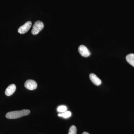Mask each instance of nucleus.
Masks as SVG:
<instances>
[{"label": "nucleus", "mask_w": 134, "mask_h": 134, "mask_svg": "<svg viewBox=\"0 0 134 134\" xmlns=\"http://www.w3.org/2000/svg\"><path fill=\"white\" fill-rule=\"evenodd\" d=\"M30 111L29 110H23L21 111L9 112L6 114V117L8 119H15L30 114Z\"/></svg>", "instance_id": "1"}, {"label": "nucleus", "mask_w": 134, "mask_h": 134, "mask_svg": "<svg viewBox=\"0 0 134 134\" xmlns=\"http://www.w3.org/2000/svg\"><path fill=\"white\" fill-rule=\"evenodd\" d=\"M44 24L40 21H38L34 23L31 31L33 35H37L44 28Z\"/></svg>", "instance_id": "2"}, {"label": "nucleus", "mask_w": 134, "mask_h": 134, "mask_svg": "<svg viewBox=\"0 0 134 134\" xmlns=\"http://www.w3.org/2000/svg\"><path fill=\"white\" fill-rule=\"evenodd\" d=\"M32 25V23L30 21L25 23L24 24L20 26L18 29V32L21 34H24L27 32L30 29Z\"/></svg>", "instance_id": "3"}, {"label": "nucleus", "mask_w": 134, "mask_h": 134, "mask_svg": "<svg viewBox=\"0 0 134 134\" xmlns=\"http://www.w3.org/2000/svg\"><path fill=\"white\" fill-rule=\"evenodd\" d=\"M24 86L26 89L30 90H35L37 86V82L31 79L28 80L25 82Z\"/></svg>", "instance_id": "4"}, {"label": "nucleus", "mask_w": 134, "mask_h": 134, "mask_svg": "<svg viewBox=\"0 0 134 134\" xmlns=\"http://www.w3.org/2000/svg\"><path fill=\"white\" fill-rule=\"evenodd\" d=\"M78 51L80 54L83 57H88L91 54V53L88 48L83 45L79 46L78 47Z\"/></svg>", "instance_id": "5"}, {"label": "nucleus", "mask_w": 134, "mask_h": 134, "mask_svg": "<svg viewBox=\"0 0 134 134\" xmlns=\"http://www.w3.org/2000/svg\"><path fill=\"white\" fill-rule=\"evenodd\" d=\"M90 78L92 83L96 86H99L101 84V80L94 74H91L90 75Z\"/></svg>", "instance_id": "6"}, {"label": "nucleus", "mask_w": 134, "mask_h": 134, "mask_svg": "<svg viewBox=\"0 0 134 134\" xmlns=\"http://www.w3.org/2000/svg\"><path fill=\"white\" fill-rule=\"evenodd\" d=\"M16 90V86L14 84L10 85L7 88L5 91V93L6 96H9L12 95Z\"/></svg>", "instance_id": "7"}, {"label": "nucleus", "mask_w": 134, "mask_h": 134, "mask_svg": "<svg viewBox=\"0 0 134 134\" xmlns=\"http://www.w3.org/2000/svg\"><path fill=\"white\" fill-rule=\"evenodd\" d=\"M127 61L130 65L134 67V54L133 53L129 54L126 57Z\"/></svg>", "instance_id": "8"}, {"label": "nucleus", "mask_w": 134, "mask_h": 134, "mask_svg": "<svg viewBox=\"0 0 134 134\" xmlns=\"http://www.w3.org/2000/svg\"><path fill=\"white\" fill-rule=\"evenodd\" d=\"M71 115H72V113L70 111H66L63 113L59 114L58 115L59 117H62L65 119H68L69 118L71 117Z\"/></svg>", "instance_id": "9"}, {"label": "nucleus", "mask_w": 134, "mask_h": 134, "mask_svg": "<svg viewBox=\"0 0 134 134\" xmlns=\"http://www.w3.org/2000/svg\"><path fill=\"white\" fill-rule=\"evenodd\" d=\"M76 127L74 125H72L70 128L68 134H76Z\"/></svg>", "instance_id": "10"}, {"label": "nucleus", "mask_w": 134, "mask_h": 134, "mask_svg": "<svg viewBox=\"0 0 134 134\" xmlns=\"http://www.w3.org/2000/svg\"><path fill=\"white\" fill-rule=\"evenodd\" d=\"M67 108L65 105H61L57 108V111L59 113H63L66 111Z\"/></svg>", "instance_id": "11"}, {"label": "nucleus", "mask_w": 134, "mask_h": 134, "mask_svg": "<svg viewBox=\"0 0 134 134\" xmlns=\"http://www.w3.org/2000/svg\"><path fill=\"white\" fill-rule=\"evenodd\" d=\"M82 134H89V133H88V132H84Z\"/></svg>", "instance_id": "12"}]
</instances>
